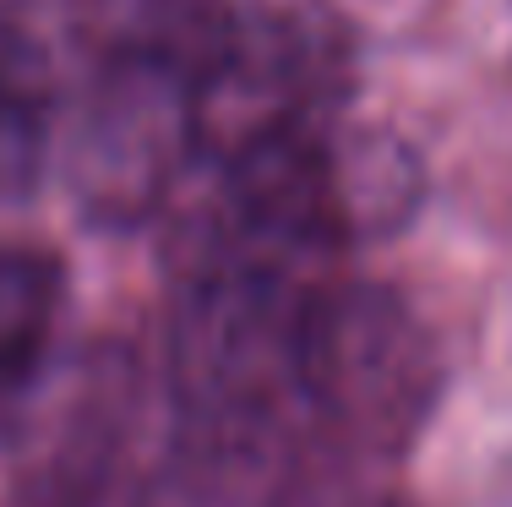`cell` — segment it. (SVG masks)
Listing matches in <instances>:
<instances>
[{"instance_id":"1","label":"cell","mask_w":512,"mask_h":507,"mask_svg":"<svg viewBox=\"0 0 512 507\" xmlns=\"http://www.w3.org/2000/svg\"><path fill=\"white\" fill-rule=\"evenodd\" d=\"M60 262L33 246H0V415L39 377L60 317Z\"/></svg>"},{"instance_id":"2","label":"cell","mask_w":512,"mask_h":507,"mask_svg":"<svg viewBox=\"0 0 512 507\" xmlns=\"http://www.w3.org/2000/svg\"><path fill=\"white\" fill-rule=\"evenodd\" d=\"M50 142V88L39 55L0 28V197H17L39 180Z\"/></svg>"}]
</instances>
